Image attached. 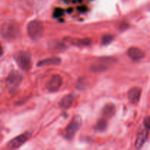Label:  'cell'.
Masks as SVG:
<instances>
[{"instance_id": "2", "label": "cell", "mask_w": 150, "mask_h": 150, "mask_svg": "<svg viewBox=\"0 0 150 150\" xmlns=\"http://www.w3.org/2000/svg\"><path fill=\"white\" fill-rule=\"evenodd\" d=\"M43 31L44 26L40 21H32L27 26L28 35L33 40H37L41 38L43 35Z\"/></svg>"}, {"instance_id": "22", "label": "cell", "mask_w": 150, "mask_h": 150, "mask_svg": "<svg viewBox=\"0 0 150 150\" xmlns=\"http://www.w3.org/2000/svg\"><path fill=\"white\" fill-rule=\"evenodd\" d=\"M64 1H68V0H64Z\"/></svg>"}, {"instance_id": "11", "label": "cell", "mask_w": 150, "mask_h": 150, "mask_svg": "<svg viewBox=\"0 0 150 150\" xmlns=\"http://www.w3.org/2000/svg\"><path fill=\"white\" fill-rule=\"evenodd\" d=\"M75 100V96L73 95H67L64 96V98H62L61 100L59 101V108L62 110L68 109L69 108L72 106Z\"/></svg>"}, {"instance_id": "19", "label": "cell", "mask_w": 150, "mask_h": 150, "mask_svg": "<svg viewBox=\"0 0 150 150\" xmlns=\"http://www.w3.org/2000/svg\"><path fill=\"white\" fill-rule=\"evenodd\" d=\"M62 14H63V10L60 8H57L54 10V14L53 15H54V17L59 18L60 17V16H62Z\"/></svg>"}, {"instance_id": "13", "label": "cell", "mask_w": 150, "mask_h": 150, "mask_svg": "<svg viewBox=\"0 0 150 150\" xmlns=\"http://www.w3.org/2000/svg\"><path fill=\"white\" fill-rule=\"evenodd\" d=\"M101 61H100V63H97L92 66V70L95 72H100L103 71L105 69H107L106 64H108V62H111V59L109 58H103L101 59Z\"/></svg>"}, {"instance_id": "7", "label": "cell", "mask_w": 150, "mask_h": 150, "mask_svg": "<svg viewBox=\"0 0 150 150\" xmlns=\"http://www.w3.org/2000/svg\"><path fill=\"white\" fill-rule=\"evenodd\" d=\"M63 79L60 75L55 74L50 78L46 83L45 87L49 92H55L60 89L62 84Z\"/></svg>"}, {"instance_id": "1", "label": "cell", "mask_w": 150, "mask_h": 150, "mask_svg": "<svg viewBox=\"0 0 150 150\" xmlns=\"http://www.w3.org/2000/svg\"><path fill=\"white\" fill-rule=\"evenodd\" d=\"M0 33L7 40H13L20 35V27L16 21H7L1 26Z\"/></svg>"}, {"instance_id": "20", "label": "cell", "mask_w": 150, "mask_h": 150, "mask_svg": "<svg viewBox=\"0 0 150 150\" xmlns=\"http://www.w3.org/2000/svg\"><path fill=\"white\" fill-rule=\"evenodd\" d=\"M144 125L148 130H150V117H146L144 120Z\"/></svg>"}, {"instance_id": "14", "label": "cell", "mask_w": 150, "mask_h": 150, "mask_svg": "<svg viewBox=\"0 0 150 150\" xmlns=\"http://www.w3.org/2000/svg\"><path fill=\"white\" fill-rule=\"evenodd\" d=\"M115 105L112 103H108L104 106L103 109V115L105 119H110L115 114Z\"/></svg>"}, {"instance_id": "17", "label": "cell", "mask_w": 150, "mask_h": 150, "mask_svg": "<svg viewBox=\"0 0 150 150\" xmlns=\"http://www.w3.org/2000/svg\"><path fill=\"white\" fill-rule=\"evenodd\" d=\"M114 40V37L112 35H105L102 38V44L104 45H107L113 42Z\"/></svg>"}, {"instance_id": "9", "label": "cell", "mask_w": 150, "mask_h": 150, "mask_svg": "<svg viewBox=\"0 0 150 150\" xmlns=\"http://www.w3.org/2000/svg\"><path fill=\"white\" fill-rule=\"evenodd\" d=\"M141 95H142V89L141 88L133 87L129 90L128 94H127V98H128L129 101L132 104H137L139 102L141 98Z\"/></svg>"}, {"instance_id": "12", "label": "cell", "mask_w": 150, "mask_h": 150, "mask_svg": "<svg viewBox=\"0 0 150 150\" xmlns=\"http://www.w3.org/2000/svg\"><path fill=\"white\" fill-rule=\"evenodd\" d=\"M60 63H61V59H60L59 57H53L40 60V61L38 62L37 65H38V67H43V66L58 65Z\"/></svg>"}, {"instance_id": "5", "label": "cell", "mask_w": 150, "mask_h": 150, "mask_svg": "<svg viewBox=\"0 0 150 150\" xmlns=\"http://www.w3.org/2000/svg\"><path fill=\"white\" fill-rule=\"evenodd\" d=\"M22 81H23V76L21 73L18 71L14 70L11 72L6 79V86L11 90L16 89V88L18 87Z\"/></svg>"}, {"instance_id": "6", "label": "cell", "mask_w": 150, "mask_h": 150, "mask_svg": "<svg viewBox=\"0 0 150 150\" xmlns=\"http://www.w3.org/2000/svg\"><path fill=\"white\" fill-rule=\"evenodd\" d=\"M31 133L29 132H25V133L16 136L7 144V148L10 149H18L23 144L26 143L29 139Z\"/></svg>"}, {"instance_id": "21", "label": "cell", "mask_w": 150, "mask_h": 150, "mask_svg": "<svg viewBox=\"0 0 150 150\" xmlns=\"http://www.w3.org/2000/svg\"><path fill=\"white\" fill-rule=\"evenodd\" d=\"M3 53H4V51H3V48H2V47H1V45H0V57L2 55Z\"/></svg>"}, {"instance_id": "16", "label": "cell", "mask_w": 150, "mask_h": 150, "mask_svg": "<svg viewBox=\"0 0 150 150\" xmlns=\"http://www.w3.org/2000/svg\"><path fill=\"white\" fill-rule=\"evenodd\" d=\"M107 127V122L105 120H100L97 122L96 125H95V128L97 131L102 132L106 129Z\"/></svg>"}, {"instance_id": "10", "label": "cell", "mask_w": 150, "mask_h": 150, "mask_svg": "<svg viewBox=\"0 0 150 150\" xmlns=\"http://www.w3.org/2000/svg\"><path fill=\"white\" fill-rule=\"evenodd\" d=\"M127 55L134 61H139L144 57V52L137 47H131L127 50Z\"/></svg>"}, {"instance_id": "8", "label": "cell", "mask_w": 150, "mask_h": 150, "mask_svg": "<svg viewBox=\"0 0 150 150\" xmlns=\"http://www.w3.org/2000/svg\"><path fill=\"white\" fill-rule=\"evenodd\" d=\"M148 136H149V133H148L147 129L143 128L139 130L137 137H136V143H135L136 149H141L144 146V143L147 140Z\"/></svg>"}, {"instance_id": "15", "label": "cell", "mask_w": 150, "mask_h": 150, "mask_svg": "<svg viewBox=\"0 0 150 150\" xmlns=\"http://www.w3.org/2000/svg\"><path fill=\"white\" fill-rule=\"evenodd\" d=\"M73 45H79V46H87L89 45L92 42L90 39L89 38H84V39H80V40H73L71 41Z\"/></svg>"}, {"instance_id": "18", "label": "cell", "mask_w": 150, "mask_h": 150, "mask_svg": "<svg viewBox=\"0 0 150 150\" xmlns=\"http://www.w3.org/2000/svg\"><path fill=\"white\" fill-rule=\"evenodd\" d=\"M64 45L62 43H60V42L56 41L55 43L54 42H51V44L50 45V47H51V49L54 50H63L64 48Z\"/></svg>"}, {"instance_id": "4", "label": "cell", "mask_w": 150, "mask_h": 150, "mask_svg": "<svg viewBox=\"0 0 150 150\" xmlns=\"http://www.w3.org/2000/svg\"><path fill=\"white\" fill-rule=\"evenodd\" d=\"M15 59L21 69L27 70L31 66V56L26 51H18L15 56Z\"/></svg>"}, {"instance_id": "3", "label": "cell", "mask_w": 150, "mask_h": 150, "mask_svg": "<svg viewBox=\"0 0 150 150\" xmlns=\"http://www.w3.org/2000/svg\"><path fill=\"white\" fill-rule=\"evenodd\" d=\"M82 125V120L80 116L77 115L75 116L70 122L69 123L68 125L67 126L65 130V136L66 138L69 140H71L76 136V133L79 131V129L81 128Z\"/></svg>"}]
</instances>
